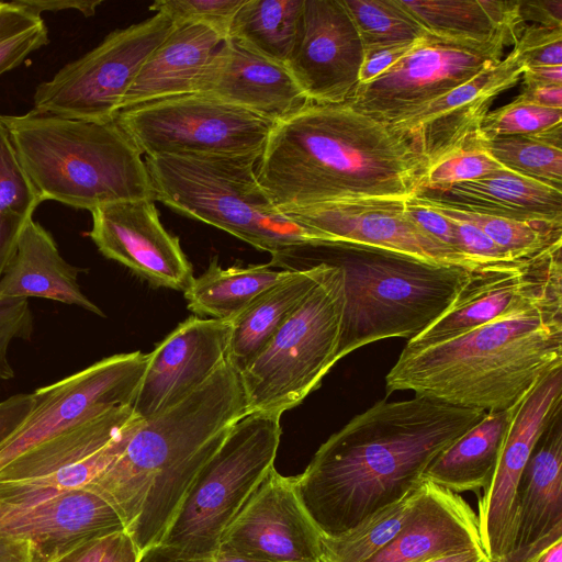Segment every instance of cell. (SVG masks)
I'll return each instance as SVG.
<instances>
[{"instance_id":"1","label":"cell","mask_w":562,"mask_h":562,"mask_svg":"<svg viewBox=\"0 0 562 562\" xmlns=\"http://www.w3.org/2000/svg\"><path fill=\"white\" fill-rule=\"evenodd\" d=\"M485 414L418 395L381 400L318 448L295 476L297 495L323 535L344 532L418 488L430 462Z\"/></svg>"},{"instance_id":"2","label":"cell","mask_w":562,"mask_h":562,"mask_svg":"<svg viewBox=\"0 0 562 562\" xmlns=\"http://www.w3.org/2000/svg\"><path fill=\"white\" fill-rule=\"evenodd\" d=\"M426 160L390 125L349 102H308L271 130L257 164L261 187L281 212L423 192Z\"/></svg>"},{"instance_id":"3","label":"cell","mask_w":562,"mask_h":562,"mask_svg":"<svg viewBox=\"0 0 562 562\" xmlns=\"http://www.w3.org/2000/svg\"><path fill=\"white\" fill-rule=\"evenodd\" d=\"M246 414L238 371L226 359L192 393L142 419L123 452L85 487L115 509L143 553L159 544L198 473Z\"/></svg>"},{"instance_id":"4","label":"cell","mask_w":562,"mask_h":562,"mask_svg":"<svg viewBox=\"0 0 562 562\" xmlns=\"http://www.w3.org/2000/svg\"><path fill=\"white\" fill-rule=\"evenodd\" d=\"M560 367L562 302H552L425 349H403L385 381L390 393L411 390L418 396L490 412L516 405Z\"/></svg>"},{"instance_id":"5","label":"cell","mask_w":562,"mask_h":562,"mask_svg":"<svg viewBox=\"0 0 562 562\" xmlns=\"http://www.w3.org/2000/svg\"><path fill=\"white\" fill-rule=\"evenodd\" d=\"M272 261L289 270L316 261L342 269L345 307L337 361L378 340L417 336L450 307L473 272L382 250L327 244L295 245Z\"/></svg>"},{"instance_id":"6","label":"cell","mask_w":562,"mask_h":562,"mask_svg":"<svg viewBox=\"0 0 562 562\" xmlns=\"http://www.w3.org/2000/svg\"><path fill=\"white\" fill-rule=\"evenodd\" d=\"M18 157L42 201L93 211L153 200L142 153L114 122L63 117L32 110L3 115Z\"/></svg>"},{"instance_id":"7","label":"cell","mask_w":562,"mask_h":562,"mask_svg":"<svg viewBox=\"0 0 562 562\" xmlns=\"http://www.w3.org/2000/svg\"><path fill=\"white\" fill-rule=\"evenodd\" d=\"M262 153L145 157L155 201L220 228L271 257L316 236L281 212L261 187Z\"/></svg>"},{"instance_id":"8","label":"cell","mask_w":562,"mask_h":562,"mask_svg":"<svg viewBox=\"0 0 562 562\" xmlns=\"http://www.w3.org/2000/svg\"><path fill=\"white\" fill-rule=\"evenodd\" d=\"M280 417L246 414L232 427L194 479L158 544L160 548L184 560L218 554L223 533L274 468Z\"/></svg>"},{"instance_id":"9","label":"cell","mask_w":562,"mask_h":562,"mask_svg":"<svg viewBox=\"0 0 562 562\" xmlns=\"http://www.w3.org/2000/svg\"><path fill=\"white\" fill-rule=\"evenodd\" d=\"M323 262L326 269L317 284L263 349L238 371L247 414L281 416L315 391L337 362L344 271L336 263Z\"/></svg>"},{"instance_id":"10","label":"cell","mask_w":562,"mask_h":562,"mask_svg":"<svg viewBox=\"0 0 562 562\" xmlns=\"http://www.w3.org/2000/svg\"><path fill=\"white\" fill-rule=\"evenodd\" d=\"M114 122L145 157L262 153L276 124L203 93L124 109Z\"/></svg>"},{"instance_id":"11","label":"cell","mask_w":562,"mask_h":562,"mask_svg":"<svg viewBox=\"0 0 562 562\" xmlns=\"http://www.w3.org/2000/svg\"><path fill=\"white\" fill-rule=\"evenodd\" d=\"M172 29L164 13L109 33L93 49L66 64L34 93L37 112L112 122L140 67Z\"/></svg>"},{"instance_id":"12","label":"cell","mask_w":562,"mask_h":562,"mask_svg":"<svg viewBox=\"0 0 562 562\" xmlns=\"http://www.w3.org/2000/svg\"><path fill=\"white\" fill-rule=\"evenodd\" d=\"M515 43L463 44L427 35L385 74L358 86L348 102L390 124L497 64Z\"/></svg>"},{"instance_id":"13","label":"cell","mask_w":562,"mask_h":562,"mask_svg":"<svg viewBox=\"0 0 562 562\" xmlns=\"http://www.w3.org/2000/svg\"><path fill=\"white\" fill-rule=\"evenodd\" d=\"M148 360V353L140 351L113 355L36 389L31 414L0 447V469L29 448L88 417L133 406Z\"/></svg>"},{"instance_id":"14","label":"cell","mask_w":562,"mask_h":562,"mask_svg":"<svg viewBox=\"0 0 562 562\" xmlns=\"http://www.w3.org/2000/svg\"><path fill=\"white\" fill-rule=\"evenodd\" d=\"M561 250L557 246L522 261L471 272L450 307L404 349H425L505 315L562 302Z\"/></svg>"},{"instance_id":"15","label":"cell","mask_w":562,"mask_h":562,"mask_svg":"<svg viewBox=\"0 0 562 562\" xmlns=\"http://www.w3.org/2000/svg\"><path fill=\"white\" fill-rule=\"evenodd\" d=\"M404 201H344L283 213L311 231L316 244L382 250L471 271L495 267L457 252L429 236L407 216Z\"/></svg>"},{"instance_id":"16","label":"cell","mask_w":562,"mask_h":562,"mask_svg":"<svg viewBox=\"0 0 562 562\" xmlns=\"http://www.w3.org/2000/svg\"><path fill=\"white\" fill-rule=\"evenodd\" d=\"M562 367L544 375L518 403L491 483L477 504L482 549L491 562H506L516 537V493L541 436L562 408Z\"/></svg>"},{"instance_id":"17","label":"cell","mask_w":562,"mask_h":562,"mask_svg":"<svg viewBox=\"0 0 562 562\" xmlns=\"http://www.w3.org/2000/svg\"><path fill=\"white\" fill-rule=\"evenodd\" d=\"M322 535L297 495L295 476L272 468L223 533L218 554L321 562Z\"/></svg>"},{"instance_id":"18","label":"cell","mask_w":562,"mask_h":562,"mask_svg":"<svg viewBox=\"0 0 562 562\" xmlns=\"http://www.w3.org/2000/svg\"><path fill=\"white\" fill-rule=\"evenodd\" d=\"M526 68V57L516 41L497 64L387 125L413 146L429 168L481 138V126L492 102L514 87Z\"/></svg>"},{"instance_id":"19","label":"cell","mask_w":562,"mask_h":562,"mask_svg":"<svg viewBox=\"0 0 562 562\" xmlns=\"http://www.w3.org/2000/svg\"><path fill=\"white\" fill-rule=\"evenodd\" d=\"M363 57V43L342 0H304L285 67L310 102H348L359 85Z\"/></svg>"},{"instance_id":"20","label":"cell","mask_w":562,"mask_h":562,"mask_svg":"<svg viewBox=\"0 0 562 562\" xmlns=\"http://www.w3.org/2000/svg\"><path fill=\"white\" fill-rule=\"evenodd\" d=\"M88 233L106 258L127 267L156 286L184 292L193 269L177 236L160 222L153 200L117 202L91 211Z\"/></svg>"},{"instance_id":"21","label":"cell","mask_w":562,"mask_h":562,"mask_svg":"<svg viewBox=\"0 0 562 562\" xmlns=\"http://www.w3.org/2000/svg\"><path fill=\"white\" fill-rule=\"evenodd\" d=\"M122 530L115 509L86 487L37 501L0 502V538L29 543L33 562H52L82 541Z\"/></svg>"},{"instance_id":"22","label":"cell","mask_w":562,"mask_h":562,"mask_svg":"<svg viewBox=\"0 0 562 562\" xmlns=\"http://www.w3.org/2000/svg\"><path fill=\"white\" fill-rule=\"evenodd\" d=\"M228 319L190 316L148 353L133 409L151 417L201 386L225 361L229 341Z\"/></svg>"},{"instance_id":"23","label":"cell","mask_w":562,"mask_h":562,"mask_svg":"<svg viewBox=\"0 0 562 562\" xmlns=\"http://www.w3.org/2000/svg\"><path fill=\"white\" fill-rule=\"evenodd\" d=\"M195 93H203L274 123L310 101L284 65L227 38L204 67Z\"/></svg>"},{"instance_id":"24","label":"cell","mask_w":562,"mask_h":562,"mask_svg":"<svg viewBox=\"0 0 562 562\" xmlns=\"http://www.w3.org/2000/svg\"><path fill=\"white\" fill-rule=\"evenodd\" d=\"M472 550L483 551L477 515L459 494L424 480L401 530L366 562H419Z\"/></svg>"},{"instance_id":"25","label":"cell","mask_w":562,"mask_h":562,"mask_svg":"<svg viewBox=\"0 0 562 562\" xmlns=\"http://www.w3.org/2000/svg\"><path fill=\"white\" fill-rule=\"evenodd\" d=\"M224 41L209 26L172 23L170 32L140 67L121 110L195 93L200 75Z\"/></svg>"},{"instance_id":"26","label":"cell","mask_w":562,"mask_h":562,"mask_svg":"<svg viewBox=\"0 0 562 562\" xmlns=\"http://www.w3.org/2000/svg\"><path fill=\"white\" fill-rule=\"evenodd\" d=\"M79 271L64 259L52 234L32 220L0 279V295L48 299L104 317L102 310L82 292Z\"/></svg>"},{"instance_id":"27","label":"cell","mask_w":562,"mask_h":562,"mask_svg":"<svg viewBox=\"0 0 562 562\" xmlns=\"http://www.w3.org/2000/svg\"><path fill=\"white\" fill-rule=\"evenodd\" d=\"M514 562L554 529L562 528V423L559 414L537 442L517 493Z\"/></svg>"},{"instance_id":"28","label":"cell","mask_w":562,"mask_h":562,"mask_svg":"<svg viewBox=\"0 0 562 562\" xmlns=\"http://www.w3.org/2000/svg\"><path fill=\"white\" fill-rule=\"evenodd\" d=\"M139 418L133 406L88 417L12 459L0 469V482L36 480L66 470L109 446Z\"/></svg>"},{"instance_id":"29","label":"cell","mask_w":562,"mask_h":562,"mask_svg":"<svg viewBox=\"0 0 562 562\" xmlns=\"http://www.w3.org/2000/svg\"><path fill=\"white\" fill-rule=\"evenodd\" d=\"M436 195L472 212L562 225V190L507 168L454 184Z\"/></svg>"},{"instance_id":"30","label":"cell","mask_w":562,"mask_h":562,"mask_svg":"<svg viewBox=\"0 0 562 562\" xmlns=\"http://www.w3.org/2000/svg\"><path fill=\"white\" fill-rule=\"evenodd\" d=\"M429 36L463 44L517 41L526 25L520 1L396 0Z\"/></svg>"},{"instance_id":"31","label":"cell","mask_w":562,"mask_h":562,"mask_svg":"<svg viewBox=\"0 0 562 562\" xmlns=\"http://www.w3.org/2000/svg\"><path fill=\"white\" fill-rule=\"evenodd\" d=\"M325 269L326 263L317 261L295 270L228 319L231 334L226 359L237 371L263 349L317 284Z\"/></svg>"},{"instance_id":"32","label":"cell","mask_w":562,"mask_h":562,"mask_svg":"<svg viewBox=\"0 0 562 562\" xmlns=\"http://www.w3.org/2000/svg\"><path fill=\"white\" fill-rule=\"evenodd\" d=\"M518 403L486 412L476 425L430 462L423 480L457 494L485 490L495 473Z\"/></svg>"},{"instance_id":"33","label":"cell","mask_w":562,"mask_h":562,"mask_svg":"<svg viewBox=\"0 0 562 562\" xmlns=\"http://www.w3.org/2000/svg\"><path fill=\"white\" fill-rule=\"evenodd\" d=\"M294 271L276 268L270 262L223 268L213 258L207 269L193 278L183 293L188 308L196 316L231 319L259 294L288 279Z\"/></svg>"},{"instance_id":"34","label":"cell","mask_w":562,"mask_h":562,"mask_svg":"<svg viewBox=\"0 0 562 562\" xmlns=\"http://www.w3.org/2000/svg\"><path fill=\"white\" fill-rule=\"evenodd\" d=\"M303 7L304 0H245L227 38L285 66L297 37Z\"/></svg>"},{"instance_id":"35","label":"cell","mask_w":562,"mask_h":562,"mask_svg":"<svg viewBox=\"0 0 562 562\" xmlns=\"http://www.w3.org/2000/svg\"><path fill=\"white\" fill-rule=\"evenodd\" d=\"M42 202L0 114V279L22 232Z\"/></svg>"},{"instance_id":"36","label":"cell","mask_w":562,"mask_h":562,"mask_svg":"<svg viewBox=\"0 0 562 562\" xmlns=\"http://www.w3.org/2000/svg\"><path fill=\"white\" fill-rule=\"evenodd\" d=\"M419 194L442 215L465 221L477 227L515 260L529 259L550 248L562 246V225L524 222L472 212L452 206L436 194Z\"/></svg>"},{"instance_id":"37","label":"cell","mask_w":562,"mask_h":562,"mask_svg":"<svg viewBox=\"0 0 562 562\" xmlns=\"http://www.w3.org/2000/svg\"><path fill=\"white\" fill-rule=\"evenodd\" d=\"M420 490L422 485L344 532L322 535L321 562H366L372 558L401 530Z\"/></svg>"},{"instance_id":"38","label":"cell","mask_w":562,"mask_h":562,"mask_svg":"<svg viewBox=\"0 0 562 562\" xmlns=\"http://www.w3.org/2000/svg\"><path fill=\"white\" fill-rule=\"evenodd\" d=\"M364 52L414 42L427 36L396 0H342Z\"/></svg>"},{"instance_id":"39","label":"cell","mask_w":562,"mask_h":562,"mask_svg":"<svg viewBox=\"0 0 562 562\" xmlns=\"http://www.w3.org/2000/svg\"><path fill=\"white\" fill-rule=\"evenodd\" d=\"M482 144L505 168L562 190V147L531 135L482 138Z\"/></svg>"},{"instance_id":"40","label":"cell","mask_w":562,"mask_h":562,"mask_svg":"<svg viewBox=\"0 0 562 562\" xmlns=\"http://www.w3.org/2000/svg\"><path fill=\"white\" fill-rule=\"evenodd\" d=\"M48 42V30L41 14L21 0L0 1V76Z\"/></svg>"},{"instance_id":"41","label":"cell","mask_w":562,"mask_h":562,"mask_svg":"<svg viewBox=\"0 0 562 562\" xmlns=\"http://www.w3.org/2000/svg\"><path fill=\"white\" fill-rule=\"evenodd\" d=\"M560 125L562 109L540 106L517 97L510 103L486 114L480 135L484 139L528 136Z\"/></svg>"},{"instance_id":"42","label":"cell","mask_w":562,"mask_h":562,"mask_svg":"<svg viewBox=\"0 0 562 562\" xmlns=\"http://www.w3.org/2000/svg\"><path fill=\"white\" fill-rule=\"evenodd\" d=\"M505 169L483 146L482 137L427 169L423 192L440 194L454 184Z\"/></svg>"},{"instance_id":"43","label":"cell","mask_w":562,"mask_h":562,"mask_svg":"<svg viewBox=\"0 0 562 562\" xmlns=\"http://www.w3.org/2000/svg\"><path fill=\"white\" fill-rule=\"evenodd\" d=\"M245 0H158L149 5L173 24L195 23L209 26L227 40L231 25Z\"/></svg>"},{"instance_id":"44","label":"cell","mask_w":562,"mask_h":562,"mask_svg":"<svg viewBox=\"0 0 562 562\" xmlns=\"http://www.w3.org/2000/svg\"><path fill=\"white\" fill-rule=\"evenodd\" d=\"M34 331L29 299L0 295V378L10 380L14 371L8 351L14 339L30 340Z\"/></svg>"},{"instance_id":"45","label":"cell","mask_w":562,"mask_h":562,"mask_svg":"<svg viewBox=\"0 0 562 562\" xmlns=\"http://www.w3.org/2000/svg\"><path fill=\"white\" fill-rule=\"evenodd\" d=\"M517 42L527 66L562 65V29L525 25Z\"/></svg>"},{"instance_id":"46","label":"cell","mask_w":562,"mask_h":562,"mask_svg":"<svg viewBox=\"0 0 562 562\" xmlns=\"http://www.w3.org/2000/svg\"><path fill=\"white\" fill-rule=\"evenodd\" d=\"M448 218L453 223L459 249L463 254L486 266H503L522 261L513 259L503 248L474 225L462 220Z\"/></svg>"},{"instance_id":"47","label":"cell","mask_w":562,"mask_h":562,"mask_svg":"<svg viewBox=\"0 0 562 562\" xmlns=\"http://www.w3.org/2000/svg\"><path fill=\"white\" fill-rule=\"evenodd\" d=\"M403 203L405 213L419 228L447 247L463 254L459 249L453 223L450 218L427 204L419 193L407 198Z\"/></svg>"},{"instance_id":"48","label":"cell","mask_w":562,"mask_h":562,"mask_svg":"<svg viewBox=\"0 0 562 562\" xmlns=\"http://www.w3.org/2000/svg\"><path fill=\"white\" fill-rule=\"evenodd\" d=\"M426 37V36H424ZM422 37V38H424ZM422 38L411 43L398 44L375 50L364 52L363 63L359 72V85H367L382 76L403 57H405Z\"/></svg>"},{"instance_id":"49","label":"cell","mask_w":562,"mask_h":562,"mask_svg":"<svg viewBox=\"0 0 562 562\" xmlns=\"http://www.w3.org/2000/svg\"><path fill=\"white\" fill-rule=\"evenodd\" d=\"M34 403L33 392L13 394L0 401V447L25 422Z\"/></svg>"},{"instance_id":"50","label":"cell","mask_w":562,"mask_h":562,"mask_svg":"<svg viewBox=\"0 0 562 562\" xmlns=\"http://www.w3.org/2000/svg\"><path fill=\"white\" fill-rule=\"evenodd\" d=\"M520 14L524 22L562 29V0L520 1Z\"/></svg>"},{"instance_id":"51","label":"cell","mask_w":562,"mask_h":562,"mask_svg":"<svg viewBox=\"0 0 562 562\" xmlns=\"http://www.w3.org/2000/svg\"><path fill=\"white\" fill-rule=\"evenodd\" d=\"M514 562H562V528L549 532Z\"/></svg>"},{"instance_id":"52","label":"cell","mask_w":562,"mask_h":562,"mask_svg":"<svg viewBox=\"0 0 562 562\" xmlns=\"http://www.w3.org/2000/svg\"><path fill=\"white\" fill-rule=\"evenodd\" d=\"M140 555L133 539L122 530L110 537L100 562H139Z\"/></svg>"},{"instance_id":"53","label":"cell","mask_w":562,"mask_h":562,"mask_svg":"<svg viewBox=\"0 0 562 562\" xmlns=\"http://www.w3.org/2000/svg\"><path fill=\"white\" fill-rule=\"evenodd\" d=\"M25 5L30 7L36 13L41 14L45 11H63L76 10L85 16L95 14L97 8L102 0H21Z\"/></svg>"},{"instance_id":"54","label":"cell","mask_w":562,"mask_h":562,"mask_svg":"<svg viewBox=\"0 0 562 562\" xmlns=\"http://www.w3.org/2000/svg\"><path fill=\"white\" fill-rule=\"evenodd\" d=\"M110 536L82 541L52 562H100Z\"/></svg>"},{"instance_id":"55","label":"cell","mask_w":562,"mask_h":562,"mask_svg":"<svg viewBox=\"0 0 562 562\" xmlns=\"http://www.w3.org/2000/svg\"><path fill=\"white\" fill-rule=\"evenodd\" d=\"M518 98L540 106L562 109V86L522 87Z\"/></svg>"},{"instance_id":"56","label":"cell","mask_w":562,"mask_h":562,"mask_svg":"<svg viewBox=\"0 0 562 562\" xmlns=\"http://www.w3.org/2000/svg\"><path fill=\"white\" fill-rule=\"evenodd\" d=\"M521 78L522 87L562 86V65L527 66Z\"/></svg>"},{"instance_id":"57","label":"cell","mask_w":562,"mask_h":562,"mask_svg":"<svg viewBox=\"0 0 562 562\" xmlns=\"http://www.w3.org/2000/svg\"><path fill=\"white\" fill-rule=\"evenodd\" d=\"M139 562H256L251 560H246L243 558L231 557L225 554H217L212 559H203V560H184L176 558L168 552H166L159 546H154L146 551H144L140 555Z\"/></svg>"},{"instance_id":"58","label":"cell","mask_w":562,"mask_h":562,"mask_svg":"<svg viewBox=\"0 0 562 562\" xmlns=\"http://www.w3.org/2000/svg\"><path fill=\"white\" fill-rule=\"evenodd\" d=\"M0 562H33L32 549L24 541L0 538Z\"/></svg>"},{"instance_id":"59","label":"cell","mask_w":562,"mask_h":562,"mask_svg":"<svg viewBox=\"0 0 562 562\" xmlns=\"http://www.w3.org/2000/svg\"><path fill=\"white\" fill-rule=\"evenodd\" d=\"M419 562H491L482 550H472L458 554L431 558Z\"/></svg>"},{"instance_id":"60","label":"cell","mask_w":562,"mask_h":562,"mask_svg":"<svg viewBox=\"0 0 562 562\" xmlns=\"http://www.w3.org/2000/svg\"><path fill=\"white\" fill-rule=\"evenodd\" d=\"M0 381H1V378H0Z\"/></svg>"}]
</instances>
